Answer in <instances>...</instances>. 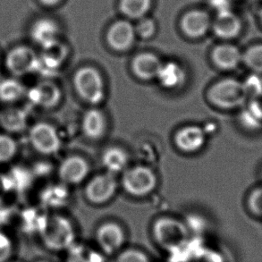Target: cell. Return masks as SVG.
I'll return each mask as SVG.
<instances>
[{"mask_svg": "<svg viewBox=\"0 0 262 262\" xmlns=\"http://www.w3.org/2000/svg\"><path fill=\"white\" fill-rule=\"evenodd\" d=\"M208 98L215 106L232 110L242 106L247 95L242 82L235 79H223L211 86L208 92Z\"/></svg>", "mask_w": 262, "mask_h": 262, "instance_id": "obj_1", "label": "cell"}, {"mask_svg": "<svg viewBox=\"0 0 262 262\" xmlns=\"http://www.w3.org/2000/svg\"><path fill=\"white\" fill-rule=\"evenodd\" d=\"M45 245L53 250H64L75 240V229L69 220L56 216L47 219L40 231Z\"/></svg>", "mask_w": 262, "mask_h": 262, "instance_id": "obj_2", "label": "cell"}, {"mask_svg": "<svg viewBox=\"0 0 262 262\" xmlns=\"http://www.w3.org/2000/svg\"><path fill=\"white\" fill-rule=\"evenodd\" d=\"M153 234L158 244L164 249L174 250L185 244L188 239L187 227L172 217L157 220Z\"/></svg>", "mask_w": 262, "mask_h": 262, "instance_id": "obj_3", "label": "cell"}, {"mask_svg": "<svg viewBox=\"0 0 262 262\" xmlns=\"http://www.w3.org/2000/svg\"><path fill=\"white\" fill-rule=\"evenodd\" d=\"M75 85L79 95L87 102L99 104L104 99L102 76L95 68L85 67L79 69L75 74Z\"/></svg>", "mask_w": 262, "mask_h": 262, "instance_id": "obj_4", "label": "cell"}, {"mask_svg": "<svg viewBox=\"0 0 262 262\" xmlns=\"http://www.w3.org/2000/svg\"><path fill=\"white\" fill-rule=\"evenodd\" d=\"M5 64L11 75L20 77L37 71L40 64L39 56L26 45L14 47L7 53Z\"/></svg>", "mask_w": 262, "mask_h": 262, "instance_id": "obj_5", "label": "cell"}, {"mask_svg": "<svg viewBox=\"0 0 262 262\" xmlns=\"http://www.w3.org/2000/svg\"><path fill=\"white\" fill-rule=\"evenodd\" d=\"M29 139L33 149L41 154H55L60 149V137L57 130L47 123L34 124L30 130Z\"/></svg>", "mask_w": 262, "mask_h": 262, "instance_id": "obj_6", "label": "cell"}, {"mask_svg": "<svg viewBox=\"0 0 262 262\" xmlns=\"http://www.w3.org/2000/svg\"><path fill=\"white\" fill-rule=\"evenodd\" d=\"M123 185L130 194L142 197L155 189L157 177L148 167H134L124 174Z\"/></svg>", "mask_w": 262, "mask_h": 262, "instance_id": "obj_7", "label": "cell"}, {"mask_svg": "<svg viewBox=\"0 0 262 262\" xmlns=\"http://www.w3.org/2000/svg\"><path fill=\"white\" fill-rule=\"evenodd\" d=\"M136 36L135 25L127 20H118L108 29L106 40L113 50L125 51L133 47Z\"/></svg>", "mask_w": 262, "mask_h": 262, "instance_id": "obj_8", "label": "cell"}, {"mask_svg": "<svg viewBox=\"0 0 262 262\" xmlns=\"http://www.w3.org/2000/svg\"><path fill=\"white\" fill-rule=\"evenodd\" d=\"M117 183L112 173L94 177L86 188L87 198L96 204L110 201L117 191Z\"/></svg>", "mask_w": 262, "mask_h": 262, "instance_id": "obj_9", "label": "cell"}, {"mask_svg": "<svg viewBox=\"0 0 262 262\" xmlns=\"http://www.w3.org/2000/svg\"><path fill=\"white\" fill-rule=\"evenodd\" d=\"M26 97L35 106L51 108L60 101L61 92L54 82L43 81L28 90Z\"/></svg>", "mask_w": 262, "mask_h": 262, "instance_id": "obj_10", "label": "cell"}, {"mask_svg": "<svg viewBox=\"0 0 262 262\" xmlns=\"http://www.w3.org/2000/svg\"><path fill=\"white\" fill-rule=\"evenodd\" d=\"M212 21L204 10L195 9L187 12L181 20V28L185 35L191 39H199L205 35L211 28Z\"/></svg>", "mask_w": 262, "mask_h": 262, "instance_id": "obj_11", "label": "cell"}, {"mask_svg": "<svg viewBox=\"0 0 262 262\" xmlns=\"http://www.w3.org/2000/svg\"><path fill=\"white\" fill-rule=\"evenodd\" d=\"M125 241L123 228L116 223H106L97 231V242L106 254L118 252Z\"/></svg>", "mask_w": 262, "mask_h": 262, "instance_id": "obj_12", "label": "cell"}, {"mask_svg": "<svg viewBox=\"0 0 262 262\" xmlns=\"http://www.w3.org/2000/svg\"><path fill=\"white\" fill-rule=\"evenodd\" d=\"M205 133L196 125H189L177 132L174 142L184 152H195L205 144Z\"/></svg>", "mask_w": 262, "mask_h": 262, "instance_id": "obj_13", "label": "cell"}, {"mask_svg": "<svg viewBox=\"0 0 262 262\" xmlns=\"http://www.w3.org/2000/svg\"><path fill=\"white\" fill-rule=\"evenodd\" d=\"M241 21L236 14L228 9L220 11L212 21L213 32L222 39H233L240 33Z\"/></svg>", "mask_w": 262, "mask_h": 262, "instance_id": "obj_14", "label": "cell"}, {"mask_svg": "<svg viewBox=\"0 0 262 262\" xmlns=\"http://www.w3.org/2000/svg\"><path fill=\"white\" fill-rule=\"evenodd\" d=\"M162 66L163 64L160 58L149 52L139 54L132 63V68L135 75L145 81L157 78Z\"/></svg>", "mask_w": 262, "mask_h": 262, "instance_id": "obj_15", "label": "cell"}, {"mask_svg": "<svg viewBox=\"0 0 262 262\" xmlns=\"http://www.w3.org/2000/svg\"><path fill=\"white\" fill-rule=\"evenodd\" d=\"M90 167L85 160L80 157H70L59 167V177L68 184H79L88 176Z\"/></svg>", "mask_w": 262, "mask_h": 262, "instance_id": "obj_16", "label": "cell"}, {"mask_svg": "<svg viewBox=\"0 0 262 262\" xmlns=\"http://www.w3.org/2000/svg\"><path fill=\"white\" fill-rule=\"evenodd\" d=\"M212 59L220 69L233 70L243 61V55L237 47L232 44H222L213 50Z\"/></svg>", "mask_w": 262, "mask_h": 262, "instance_id": "obj_17", "label": "cell"}, {"mask_svg": "<svg viewBox=\"0 0 262 262\" xmlns=\"http://www.w3.org/2000/svg\"><path fill=\"white\" fill-rule=\"evenodd\" d=\"M27 125V115L25 110L9 106L0 111V127L9 134L24 131Z\"/></svg>", "mask_w": 262, "mask_h": 262, "instance_id": "obj_18", "label": "cell"}, {"mask_svg": "<svg viewBox=\"0 0 262 262\" xmlns=\"http://www.w3.org/2000/svg\"><path fill=\"white\" fill-rule=\"evenodd\" d=\"M59 27L56 21L49 18L39 19L32 25L31 37L39 46H45L58 39Z\"/></svg>", "mask_w": 262, "mask_h": 262, "instance_id": "obj_19", "label": "cell"}, {"mask_svg": "<svg viewBox=\"0 0 262 262\" xmlns=\"http://www.w3.org/2000/svg\"><path fill=\"white\" fill-rule=\"evenodd\" d=\"M41 48L42 51L39 56L40 64L47 68L54 69L58 68L68 57V48L58 39Z\"/></svg>", "mask_w": 262, "mask_h": 262, "instance_id": "obj_20", "label": "cell"}, {"mask_svg": "<svg viewBox=\"0 0 262 262\" xmlns=\"http://www.w3.org/2000/svg\"><path fill=\"white\" fill-rule=\"evenodd\" d=\"M106 121L104 114L99 110H91L82 118V130L88 138L98 140L106 132Z\"/></svg>", "mask_w": 262, "mask_h": 262, "instance_id": "obj_21", "label": "cell"}, {"mask_svg": "<svg viewBox=\"0 0 262 262\" xmlns=\"http://www.w3.org/2000/svg\"><path fill=\"white\" fill-rule=\"evenodd\" d=\"M25 85L14 78L3 79L0 81V101L8 104L17 102L26 96Z\"/></svg>", "mask_w": 262, "mask_h": 262, "instance_id": "obj_22", "label": "cell"}, {"mask_svg": "<svg viewBox=\"0 0 262 262\" xmlns=\"http://www.w3.org/2000/svg\"><path fill=\"white\" fill-rule=\"evenodd\" d=\"M157 79L164 87L174 89L184 82L185 74L179 64L170 62L162 66Z\"/></svg>", "mask_w": 262, "mask_h": 262, "instance_id": "obj_23", "label": "cell"}, {"mask_svg": "<svg viewBox=\"0 0 262 262\" xmlns=\"http://www.w3.org/2000/svg\"><path fill=\"white\" fill-rule=\"evenodd\" d=\"M152 5V0H120L119 10L129 19L145 17Z\"/></svg>", "mask_w": 262, "mask_h": 262, "instance_id": "obj_24", "label": "cell"}, {"mask_svg": "<svg viewBox=\"0 0 262 262\" xmlns=\"http://www.w3.org/2000/svg\"><path fill=\"white\" fill-rule=\"evenodd\" d=\"M103 164L110 173H117L123 170L128 163L126 152L117 147L106 149L103 154Z\"/></svg>", "mask_w": 262, "mask_h": 262, "instance_id": "obj_25", "label": "cell"}, {"mask_svg": "<svg viewBox=\"0 0 262 262\" xmlns=\"http://www.w3.org/2000/svg\"><path fill=\"white\" fill-rule=\"evenodd\" d=\"M243 61L255 74H262V44L249 48L243 55Z\"/></svg>", "mask_w": 262, "mask_h": 262, "instance_id": "obj_26", "label": "cell"}, {"mask_svg": "<svg viewBox=\"0 0 262 262\" xmlns=\"http://www.w3.org/2000/svg\"><path fill=\"white\" fill-rule=\"evenodd\" d=\"M17 153V143L10 135H0V164L7 163Z\"/></svg>", "mask_w": 262, "mask_h": 262, "instance_id": "obj_27", "label": "cell"}, {"mask_svg": "<svg viewBox=\"0 0 262 262\" xmlns=\"http://www.w3.org/2000/svg\"><path fill=\"white\" fill-rule=\"evenodd\" d=\"M136 35L142 39H150L156 33V21L151 18L142 17L139 19L138 24L135 25Z\"/></svg>", "mask_w": 262, "mask_h": 262, "instance_id": "obj_28", "label": "cell"}, {"mask_svg": "<svg viewBox=\"0 0 262 262\" xmlns=\"http://www.w3.org/2000/svg\"><path fill=\"white\" fill-rule=\"evenodd\" d=\"M45 196V200L50 205L62 206L68 201V191L64 187L55 186L50 188L49 193Z\"/></svg>", "mask_w": 262, "mask_h": 262, "instance_id": "obj_29", "label": "cell"}, {"mask_svg": "<svg viewBox=\"0 0 262 262\" xmlns=\"http://www.w3.org/2000/svg\"><path fill=\"white\" fill-rule=\"evenodd\" d=\"M117 262H150V259L141 251L129 249L121 252L117 257Z\"/></svg>", "mask_w": 262, "mask_h": 262, "instance_id": "obj_30", "label": "cell"}, {"mask_svg": "<svg viewBox=\"0 0 262 262\" xmlns=\"http://www.w3.org/2000/svg\"><path fill=\"white\" fill-rule=\"evenodd\" d=\"M248 206L255 216L262 219V187L252 191L249 197Z\"/></svg>", "mask_w": 262, "mask_h": 262, "instance_id": "obj_31", "label": "cell"}, {"mask_svg": "<svg viewBox=\"0 0 262 262\" xmlns=\"http://www.w3.org/2000/svg\"><path fill=\"white\" fill-rule=\"evenodd\" d=\"M258 75V74H256V75L246 81L245 83H243L247 97L252 98L262 92V79Z\"/></svg>", "mask_w": 262, "mask_h": 262, "instance_id": "obj_32", "label": "cell"}, {"mask_svg": "<svg viewBox=\"0 0 262 262\" xmlns=\"http://www.w3.org/2000/svg\"><path fill=\"white\" fill-rule=\"evenodd\" d=\"M12 243L6 234L0 233V262L7 261L12 253Z\"/></svg>", "mask_w": 262, "mask_h": 262, "instance_id": "obj_33", "label": "cell"}, {"mask_svg": "<svg viewBox=\"0 0 262 262\" xmlns=\"http://www.w3.org/2000/svg\"><path fill=\"white\" fill-rule=\"evenodd\" d=\"M248 108L257 118L262 122V92L251 98Z\"/></svg>", "mask_w": 262, "mask_h": 262, "instance_id": "obj_34", "label": "cell"}, {"mask_svg": "<svg viewBox=\"0 0 262 262\" xmlns=\"http://www.w3.org/2000/svg\"><path fill=\"white\" fill-rule=\"evenodd\" d=\"M242 121L244 124H245L247 127L252 128V129H255L260 126V124H262L261 121L259 120V118L253 115V114L249 110L248 107L247 110H245L243 114H242Z\"/></svg>", "mask_w": 262, "mask_h": 262, "instance_id": "obj_35", "label": "cell"}, {"mask_svg": "<svg viewBox=\"0 0 262 262\" xmlns=\"http://www.w3.org/2000/svg\"><path fill=\"white\" fill-rule=\"evenodd\" d=\"M39 1L40 3L43 4V5H45V6L52 7V6H55V5L59 3L61 0H39Z\"/></svg>", "mask_w": 262, "mask_h": 262, "instance_id": "obj_36", "label": "cell"}, {"mask_svg": "<svg viewBox=\"0 0 262 262\" xmlns=\"http://www.w3.org/2000/svg\"><path fill=\"white\" fill-rule=\"evenodd\" d=\"M260 19H261V21H262V10H261V13H260Z\"/></svg>", "mask_w": 262, "mask_h": 262, "instance_id": "obj_37", "label": "cell"}, {"mask_svg": "<svg viewBox=\"0 0 262 262\" xmlns=\"http://www.w3.org/2000/svg\"><path fill=\"white\" fill-rule=\"evenodd\" d=\"M37 262H48V261H44V260H40V261H37Z\"/></svg>", "mask_w": 262, "mask_h": 262, "instance_id": "obj_38", "label": "cell"}]
</instances>
